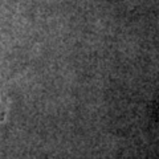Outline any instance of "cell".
I'll list each match as a JSON object with an SVG mask.
<instances>
[{
	"instance_id": "obj_1",
	"label": "cell",
	"mask_w": 159,
	"mask_h": 159,
	"mask_svg": "<svg viewBox=\"0 0 159 159\" xmlns=\"http://www.w3.org/2000/svg\"><path fill=\"white\" fill-rule=\"evenodd\" d=\"M158 114H159V109H158Z\"/></svg>"
}]
</instances>
